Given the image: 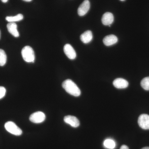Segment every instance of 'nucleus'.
Masks as SVG:
<instances>
[{
    "instance_id": "obj_1",
    "label": "nucleus",
    "mask_w": 149,
    "mask_h": 149,
    "mask_svg": "<svg viewBox=\"0 0 149 149\" xmlns=\"http://www.w3.org/2000/svg\"><path fill=\"white\" fill-rule=\"evenodd\" d=\"M63 88L68 93L74 97H78L81 94V91L77 85L70 79L65 80L62 83Z\"/></svg>"
},
{
    "instance_id": "obj_2",
    "label": "nucleus",
    "mask_w": 149,
    "mask_h": 149,
    "mask_svg": "<svg viewBox=\"0 0 149 149\" xmlns=\"http://www.w3.org/2000/svg\"><path fill=\"white\" fill-rule=\"evenodd\" d=\"M24 61L33 63L35 60V55L33 49L29 46L24 47L21 52Z\"/></svg>"
},
{
    "instance_id": "obj_3",
    "label": "nucleus",
    "mask_w": 149,
    "mask_h": 149,
    "mask_svg": "<svg viewBox=\"0 0 149 149\" xmlns=\"http://www.w3.org/2000/svg\"><path fill=\"white\" fill-rule=\"evenodd\" d=\"M5 128L9 133L15 136H20L22 133L21 129L12 121H8L5 124Z\"/></svg>"
},
{
    "instance_id": "obj_4",
    "label": "nucleus",
    "mask_w": 149,
    "mask_h": 149,
    "mask_svg": "<svg viewBox=\"0 0 149 149\" xmlns=\"http://www.w3.org/2000/svg\"><path fill=\"white\" fill-rule=\"evenodd\" d=\"M45 114L42 111H37L30 115L29 120L35 123H41L45 120Z\"/></svg>"
},
{
    "instance_id": "obj_5",
    "label": "nucleus",
    "mask_w": 149,
    "mask_h": 149,
    "mask_svg": "<svg viewBox=\"0 0 149 149\" xmlns=\"http://www.w3.org/2000/svg\"><path fill=\"white\" fill-rule=\"evenodd\" d=\"M139 126L144 130H149V115L146 114H141L138 119Z\"/></svg>"
},
{
    "instance_id": "obj_6",
    "label": "nucleus",
    "mask_w": 149,
    "mask_h": 149,
    "mask_svg": "<svg viewBox=\"0 0 149 149\" xmlns=\"http://www.w3.org/2000/svg\"><path fill=\"white\" fill-rule=\"evenodd\" d=\"M90 8V3L88 0H85L77 10L78 15L83 16L87 13Z\"/></svg>"
},
{
    "instance_id": "obj_7",
    "label": "nucleus",
    "mask_w": 149,
    "mask_h": 149,
    "mask_svg": "<svg viewBox=\"0 0 149 149\" xmlns=\"http://www.w3.org/2000/svg\"><path fill=\"white\" fill-rule=\"evenodd\" d=\"M63 51L67 56L70 59H74L76 58V52L72 46L70 44H66L64 46Z\"/></svg>"
},
{
    "instance_id": "obj_8",
    "label": "nucleus",
    "mask_w": 149,
    "mask_h": 149,
    "mask_svg": "<svg viewBox=\"0 0 149 149\" xmlns=\"http://www.w3.org/2000/svg\"><path fill=\"white\" fill-rule=\"evenodd\" d=\"M64 121L65 123L69 124L72 127L77 128L80 125V121L79 120L74 116H67L64 118Z\"/></svg>"
},
{
    "instance_id": "obj_9",
    "label": "nucleus",
    "mask_w": 149,
    "mask_h": 149,
    "mask_svg": "<svg viewBox=\"0 0 149 149\" xmlns=\"http://www.w3.org/2000/svg\"><path fill=\"white\" fill-rule=\"evenodd\" d=\"M114 20L113 15L109 12H107L103 15L102 18V24L104 25H110Z\"/></svg>"
},
{
    "instance_id": "obj_10",
    "label": "nucleus",
    "mask_w": 149,
    "mask_h": 149,
    "mask_svg": "<svg viewBox=\"0 0 149 149\" xmlns=\"http://www.w3.org/2000/svg\"><path fill=\"white\" fill-rule=\"evenodd\" d=\"M113 85L118 89H124L128 86V83L127 80L123 78H118L116 79L113 81Z\"/></svg>"
},
{
    "instance_id": "obj_11",
    "label": "nucleus",
    "mask_w": 149,
    "mask_h": 149,
    "mask_svg": "<svg viewBox=\"0 0 149 149\" xmlns=\"http://www.w3.org/2000/svg\"><path fill=\"white\" fill-rule=\"evenodd\" d=\"M118 38L114 35H109L106 36L104 38L103 43L105 45L110 46L116 44L118 42Z\"/></svg>"
},
{
    "instance_id": "obj_12",
    "label": "nucleus",
    "mask_w": 149,
    "mask_h": 149,
    "mask_svg": "<svg viewBox=\"0 0 149 149\" xmlns=\"http://www.w3.org/2000/svg\"><path fill=\"white\" fill-rule=\"evenodd\" d=\"M8 30L10 33L13 35L14 37H18L19 36V33L17 29V25L15 22H9L7 25Z\"/></svg>"
},
{
    "instance_id": "obj_13",
    "label": "nucleus",
    "mask_w": 149,
    "mask_h": 149,
    "mask_svg": "<svg viewBox=\"0 0 149 149\" xmlns=\"http://www.w3.org/2000/svg\"><path fill=\"white\" fill-rule=\"evenodd\" d=\"M93 35L92 32L90 30L85 31L80 35V39L84 44H88L93 40Z\"/></svg>"
},
{
    "instance_id": "obj_14",
    "label": "nucleus",
    "mask_w": 149,
    "mask_h": 149,
    "mask_svg": "<svg viewBox=\"0 0 149 149\" xmlns=\"http://www.w3.org/2000/svg\"><path fill=\"white\" fill-rule=\"evenodd\" d=\"M23 15L21 14H19L15 16H7L6 17V20L9 22H15L21 21L23 19Z\"/></svg>"
},
{
    "instance_id": "obj_15",
    "label": "nucleus",
    "mask_w": 149,
    "mask_h": 149,
    "mask_svg": "<svg viewBox=\"0 0 149 149\" xmlns=\"http://www.w3.org/2000/svg\"><path fill=\"white\" fill-rule=\"evenodd\" d=\"M7 61V56L3 50L0 49V66H3L6 64Z\"/></svg>"
},
{
    "instance_id": "obj_16",
    "label": "nucleus",
    "mask_w": 149,
    "mask_h": 149,
    "mask_svg": "<svg viewBox=\"0 0 149 149\" xmlns=\"http://www.w3.org/2000/svg\"><path fill=\"white\" fill-rule=\"evenodd\" d=\"M104 145L106 148L110 149L114 148L116 144L114 141L111 139H107L104 141Z\"/></svg>"
},
{
    "instance_id": "obj_17",
    "label": "nucleus",
    "mask_w": 149,
    "mask_h": 149,
    "mask_svg": "<svg viewBox=\"0 0 149 149\" xmlns=\"http://www.w3.org/2000/svg\"><path fill=\"white\" fill-rule=\"evenodd\" d=\"M141 85L144 90L149 91V77L143 78L141 81Z\"/></svg>"
},
{
    "instance_id": "obj_18",
    "label": "nucleus",
    "mask_w": 149,
    "mask_h": 149,
    "mask_svg": "<svg viewBox=\"0 0 149 149\" xmlns=\"http://www.w3.org/2000/svg\"><path fill=\"white\" fill-rule=\"evenodd\" d=\"M6 94V89L4 87L0 86V99L3 98Z\"/></svg>"
},
{
    "instance_id": "obj_19",
    "label": "nucleus",
    "mask_w": 149,
    "mask_h": 149,
    "mask_svg": "<svg viewBox=\"0 0 149 149\" xmlns=\"http://www.w3.org/2000/svg\"><path fill=\"white\" fill-rule=\"evenodd\" d=\"M120 149H129V148H128L127 146H125V145H123L120 147Z\"/></svg>"
},
{
    "instance_id": "obj_20",
    "label": "nucleus",
    "mask_w": 149,
    "mask_h": 149,
    "mask_svg": "<svg viewBox=\"0 0 149 149\" xmlns=\"http://www.w3.org/2000/svg\"><path fill=\"white\" fill-rule=\"evenodd\" d=\"M1 1H2V2L6 3L8 1V0H1Z\"/></svg>"
},
{
    "instance_id": "obj_21",
    "label": "nucleus",
    "mask_w": 149,
    "mask_h": 149,
    "mask_svg": "<svg viewBox=\"0 0 149 149\" xmlns=\"http://www.w3.org/2000/svg\"><path fill=\"white\" fill-rule=\"evenodd\" d=\"M141 149H149V147H144V148H142Z\"/></svg>"
},
{
    "instance_id": "obj_22",
    "label": "nucleus",
    "mask_w": 149,
    "mask_h": 149,
    "mask_svg": "<svg viewBox=\"0 0 149 149\" xmlns=\"http://www.w3.org/2000/svg\"><path fill=\"white\" fill-rule=\"evenodd\" d=\"M23 1H24L26 2H30L32 1V0H23Z\"/></svg>"
},
{
    "instance_id": "obj_23",
    "label": "nucleus",
    "mask_w": 149,
    "mask_h": 149,
    "mask_svg": "<svg viewBox=\"0 0 149 149\" xmlns=\"http://www.w3.org/2000/svg\"><path fill=\"white\" fill-rule=\"evenodd\" d=\"M1 31H0V39H1Z\"/></svg>"
},
{
    "instance_id": "obj_24",
    "label": "nucleus",
    "mask_w": 149,
    "mask_h": 149,
    "mask_svg": "<svg viewBox=\"0 0 149 149\" xmlns=\"http://www.w3.org/2000/svg\"><path fill=\"white\" fill-rule=\"evenodd\" d=\"M120 1H124L125 0H120Z\"/></svg>"
}]
</instances>
